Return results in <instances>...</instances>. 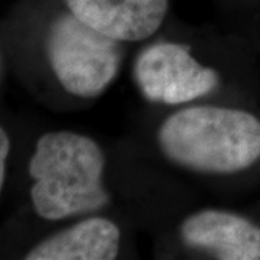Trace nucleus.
<instances>
[{"instance_id": "obj_1", "label": "nucleus", "mask_w": 260, "mask_h": 260, "mask_svg": "<svg viewBox=\"0 0 260 260\" xmlns=\"http://www.w3.org/2000/svg\"><path fill=\"white\" fill-rule=\"evenodd\" d=\"M162 153L198 174L230 175L260 159V120L250 112L221 106H189L160 124Z\"/></svg>"}, {"instance_id": "obj_2", "label": "nucleus", "mask_w": 260, "mask_h": 260, "mask_svg": "<svg viewBox=\"0 0 260 260\" xmlns=\"http://www.w3.org/2000/svg\"><path fill=\"white\" fill-rule=\"evenodd\" d=\"M104 168L103 149L85 135L61 130L41 136L29 164L38 215L54 221L102 210L110 203Z\"/></svg>"}, {"instance_id": "obj_3", "label": "nucleus", "mask_w": 260, "mask_h": 260, "mask_svg": "<svg viewBox=\"0 0 260 260\" xmlns=\"http://www.w3.org/2000/svg\"><path fill=\"white\" fill-rule=\"evenodd\" d=\"M120 44L70 12L56 19L49 29L48 58L58 81L68 93L93 99L100 95L119 74Z\"/></svg>"}, {"instance_id": "obj_4", "label": "nucleus", "mask_w": 260, "mask_h": 260, "mask_svg": "<svg viewBox=\"0 0 260 260\" xmlns=\"http://www.w3.org/2000/svg\"><path fill=\"white\" fill-rule=\"evenodd\" d=\"M142 95L150 103L178 106L195 102L214 91L220 75L195 59L189 48L175 42H159L145 48L133 67Z\"/></svg>"}, {"instance_id": "obj_5", "label": "nucleus", "mask_w": 260, "mask_h": 260, "mask_svg": "<svg viewBox=\"0 0 260 260\" xmlns=\"http://www.w3.org/2000/svg\"><path fill=\"white\" fill-rule=\"evenodd\" d=\"M186 246L221 260H260V225L240 214L207 208L181 224Z\"/></svg>"}, {"instance_id": "obj_6", "label": "nucleus", "mask_w": 260, "mask_h": 260, "mask_svg": "<svg viewBox=\"0 0 260 260\" xmlns=\"http://www.w3.org/2000/svg\"><path fill=\"white\" fill-rule=\"evenodd\" d=\"M70 12L106 37L140 42L156 34L169 0H65Z\"/></svg>"}, {"instance_id": "obj_7", "label": "nucleus", "mask_w": 260, "mask_h": 260, "mask_svg": "<svg viewBox=\"0 0 260 260\" xmlns=\"http://www.w3.org/2000/svg\"><path fill=\"white\" fill-rule=\"evenodd\" d=\"M119 225L90 217L49 236L26 254L28 260H113L120 251Z\"/></svg>"}, {"instance_id": "obj_8", "label": "nucleus", "mask_w": 260, "mask_h": 260, "mask_svg": "<svg viewBox=\"0 0 260 260\" xmlns=\"http://www.w3.org/2000/svg\"><path fill=\"white\" fill-rule=\"evenodd\" d=\"M10 140L8 133L0 127V192L5 182V169H6V159L9 155Z\"/></svg>"}]
</instances>
